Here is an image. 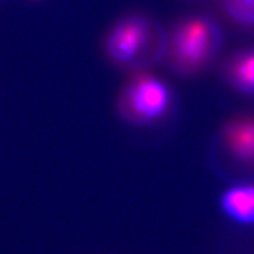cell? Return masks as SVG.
I'll list each match as a JSON object with an SVG mask.
<instances>
[{
	"label": "cell",
	"instance_id": "cell-4",
	"mask_svg": "<svg viewBox=\"0 0 254 254\" xmlns=\"http://www.w3.org/2000/svg\"><path fill=\"white\" fill-rule=\"evenodd\" d=\"M210 161L221 176L235 181L254 179V114L230 117L214 133Z\"/></svg>",
	"mask_w": 254,
	"mask_h": 254
},
{
	"label": "cell",
	"instance_id": "cell-7",
	"mask_svg": "<svg viewBox=\"0 0 254 254\" xmlns=\"http://www.w3.org/2000/svg\"><path fill=\"white\" fill-rule=\"evenodd\" d=\"M216 10L228 25L254 35V0H213Z\"/></svg>",
	"mask_w": 254,
	"mask_h": 254
},
{
	"label": "cell",
	"instance_id": "cell-3",
	"mask_svg": "<svg viewBox=\"0 0 254 254\" xmlns=\"http://www.w3.org/2000/svg\"><path fill=\"white\" fill-rule=\"evenodd\" d=\"M175 106L176 94L172 86L149 70L130 73L115 102L118 117L134 127L161 123L170 117Z\"/></svg>",
	"mask_w": 254,
	"mask_h": 254
},
{
	"label": "cell",
	"instance_id": "cell-6",
	"mask_svg": "<svg viewBox=\"0 0 254 254\" xmlns=\"http://www.w3.org/2000/svg\"><path fill=\"white\" fill-rule=\"evenodd\" d=\"M219 202L230 220L242 226L254 225V182L235 181L222 192Z\"/></svg>",
	"mask_w": 254,
	"mask_h": 254
},
{
	"label": "cell",
	"instance_id": "cell-2",
	"mask_svg": "<svg viewBox=\"0 0 254 254\" xmlns=\"http://www.w3.org/2000/svg\"><path fill=\"white\" fill-rule=\"evenodd\" d=\"M166 28L142 12L117 18L103 37V52L118 69L133 73L162 64Z\"/></svg>",
	"mask_w": 254,
	"mask_h": 254
},
{
	"label": "cell",
	"instance_id": "cell-1",
	"mask_svg": "<svg viewBox=\"0 0 254 254\" xmlns=\"http://www.w3.org/2000/svg\"><path fill=\"white\" fill-rule=\"evenodd\" d=\"M222 47L224 30L217 18L189 14L166 28L162 65L178 76H196L215 63Z\"/></svg>",
	"mask_w": 254,
	"mask_h": 254
},
{
	"label": "cell",
	"instance_id": "cell-5",
	"mask_svg": "<svg viewBox=\"0 0 254 254\" xmlns=\"http://www.w3.org/2000/svg\"><path fill=\"white\" fill-rule=\"evenodd\" d=\"M220 74L234 91L254 98V46L230 53L221 63Z\"/></svg>",
	"mask_w": 254,
	"mask_h": 254
}]
</instances>
